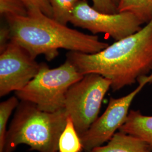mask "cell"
<instances>
[{
  "label": "cell",
  "mask_w": 152,
  "mask_h": 152,
  "mask_svg": "<svg viewBox=\"0 0 152 152\" xmlns=\"http://www.w3.org/2000/svg\"><path fill=\"white\" fill-rule=\"evenodd\" d=\"M66 60L83 75L96 73L108 79L114 91L131 85L152 71V19L98 53L69 51Z\"/></svg>",
  "instance_id": "cell-1"
},
{
  "label": "cell",
  "mask_w": 152,
  "mask_h": 152,
  "mask_svg": "<svg viewBox=\"0 0 152 152\" xmlns=\"http://www.w3.org/2000/svg\"><path fill=\"white\" fill-rule=\"evenodd\" d=\"M11 40L26 49L33 58L44 55L50 61L59 54V49L95 54L109 44L98 36L68 27L46 15L36 8L29 9L26 16L5 17Z\"/></svg>",
  "instance_id": "cell-2"
},
{
  "label": "cell",
  "mask_w": 152,
  "mask_h": 152,
  "mask_svg": "<svg viewBox=\"0 0 152 152\" xmlns=\"http://www.w3.org/2000/svg\"><path fill=\"white\" fill-rule=\"evenodd\" d=\"M65 109L47 112L34 104L21 101L6 135L3 152H13L20 144L38 152H58L59 141L66 124Z\"/></svg>",
  "instance_id": "cell-3"
},
{
  "label": "cell",
  "mask_w": 152,
  "mask_h": 152,
  "mask_svg": "<svg viewBox=\"0 0 152 152\" xmlns=\"http://www.w3.org/2000/svg\"><path fill=\"white\" fill-rule=\"evenodd\" d=\"M69 61L50 68L40 64L38 73L15 95L21 101L34 104L40 110L54 112L64 108L65 95L69 87L83 77Z\"/></svg>",
  "instance_id": "cell-4"
},
{
  "label": "cell",
  "mask_w": 152,
  "mask_h": 152,
  "mask_svg": "<svg viewBox=\"0 0 152 152\" xmlns=\"http://www.w3.org/2000/svg\"><path fill=\"white\" fill-rule=\"evenodd\" d=\"M111 82L96 73L84 75L72 85L65 95L64 109L79 136L98 118L102 102Z\"/></svg>",
  "instance_id": "cell-5"
},
{
  "label": "cell",
  "mask_w": 152,
  "mask_h": 152,
  "mask_svg": "<svg viewBox=\"0 0 152 152\" xmlns=\"http://www.w3.org/2000/svg\"><path fill=\"white\" fill-rule=\"evenodd\" d=\"M70 23L74 26L87 29L92 34L104 33L118 41L139 31L143 24L129 12L107 14L95 10L86 0L76 5Z\"/></svg>",
  "instance_id": "cell-6"
},
{
  "label": "cell",
  "mask_w": 152,
  "mask_h": 152,
  "mask_svg": "<svg viewBox=\"0 0 152 152\" xmlns=\"http://www.w3.org/2000/svg\"><path fill=\"white\" fill-rule=\"evenodd\" d=\"M137 82L139 86L127 95L110 98L103 114L80 136L85 152H90L94 148L102 146L112 137L117 130L120 129L127 118L129 108L134 98L147 84L152 82V73L151 75L142 77Z\"/></svg>",
  "instance_id": "cell-7"
},
{
  "label": "cell",
  "mask_w": 152,
  "mask_h": 152,
  "mask_svg": "<svg viewBox=\"0 0 152 152\" xmlns=\"http://www.w3.org/2000/svg\"><path fill=\"white\" fill-rule=\"evenodd\" d=\"M0 53V96L2 97L25 87L38 73L40 64L11 40Z\"/></svg>",
  "instance_id": "cell-8"
},
{
  "label": "cell",
  "mask_w": 152,
  "mask_h": 152,
  "mask_svg": "<svg viewBox=\"0 0 152 152\" xmlns=\"http://www.w3.org/2000/svg\"><path fill=\"white\" fill-rule=\"evenodd\" d=\"M90 152H152V148L140 139L120 131L107 145L96 147Z\"/></svg>",
  "instance_id": "cell-9"
},
{
  "label": "cell",
  "mask_w": 152,
  "mask_h": 152,
  "mask_svg": "<svg viewBox=\"0 0 152 152\" xmlns=\"http://www.w3.org/2000/svg\"><path fill=\"white\" fill-rule=\"evenodd\" d=\"M119 130L140 139L152 148V116L144 115L139 110H131Z\"/></svg>",
  "instance_id": "cell-10"
},
{
  "label": "cell",
  "mask_w": 152,
  "mask_h": 152,
  "mask_svg": "<svg viewBox=\"0 0 152 152\" xmlns=\"http://www.w3.org/2000/svg\"><path fill=\"white\" fill-rule=\"evenodd\" d=\"M118 12H129L143 24L152 19V0H120Z\"/></svg>",
  "instance_id": "cell-11"
},
{
  "label": "cell",
  "mask_w": 152,
  "mask_h": 152,
  "mask_svg": "<svg viewBox=\"0 0 152 152\" xmlns=\"http://www.w3.org/2000/svg\"><path fill=\"white\" fill-rule=\"evenodd\" d=\"M82 149L83 148L80 136L72 120L68 116L59 139L58 152H81Z\"/></svg>",
  "instance_id": "cell-12"
},
{
  "label": "cell",
  "mask_w": 152,
  "mask_h": 152,
  "mask_svg": "<svg viewBox=\"0 0 152 152\" xmlns=\"http://www.w3.org/2000/svg\"><path fill=\"white\" fill-rule=\"evenodd\" d=\"M55 21L66 26L70 23L72 12L80 0H48Z\"/></svg>",
  "instance_id": "cell-13"
},
{
  "label": "cell",
  "mask_w": 152,
  "mask_h": 152,
  "mask_svg": "<svg viewBox=\"0 0 152 152\" xmlns=\"http://www.w3.org/2000/svg\"><path fill=\"white\" fill-rule=\"evenodd\" d=\"M19 104V99L16 96H12L0 104V152H4L7 131V124L12 112Z\"/></svg>",
  "instance_id": "cell-14"
},
{
  "label": "cell",
  "mask_w": 152,
  "mask_h": 152,
  "mask_svg": "<svg viewBox=\"0 0 152 152\" xmlns=\"http://www.w3.org/2000/svg\"><path fill=\"white\" fill-rule=\"evenodd\" d=\"M28 9L22 0H0L1 16H26Z\"/></svg>",
  "instance_id": "cell-15"
},
{
  "label": "cell",
  "mask_w": 152,
  "mask_h": 152,
  "mask_svg": "<svg viewBox=\"0 0 152 152\" xmlns=\"http://www.w3.org/2000/svg\"><path fill=\"white\" fill-rule=\"evenodd\" d=\"M28 9H38L46 15L53 18V10L48 0H22Z\"/></svg>",
  "instance_id": "cell-16"
},
{
  "label": "cell",
  "mask_w": 152,
  "mask_h": 152,
  "mask_svg": "<svg viewBox=\"0 0 152 152\" xmlns=\"http://www.w3.org/2000/svg\"><path fill=\"white\" fill-rule=\"evenodd\" d=\"M92 7L96 10L107 14L119 12L117 6L112 0H91Z\"/></svg>",
  "instance_id": "cell-17"
},
{
  "label": "cell",
  "mask_w": 152,
  "mask_h": 152,
  "mask_svg": "<svg viewBox=\"0 0 152 152\" xmlns=\"http://www.w3.org/2000/svg\"><path fill=\"white\" fill-rule=\"evenodd\" d=\"M11 41L10 31L9 26L2 27L0 29V52L5 49L7 45Z\"/></svg>",
  "instance_id": "cell-18"
},
{
  "label": "cell",
  "mask_w": 152,
  "mask_h": 152,
  "mask_svg": "<svg viewBox=\"0 0 152 152\" xmlns=\"http://www.w3.org/2000/svg\"><path fill=\"white\" fill-rule=\"evenodd\" d=\"M112 2L114 3V4L117 6V7H118V4H119V3H120V0H112Z\"/></svg>",
  "instance_id": "cell-19"
}]
</instances>
